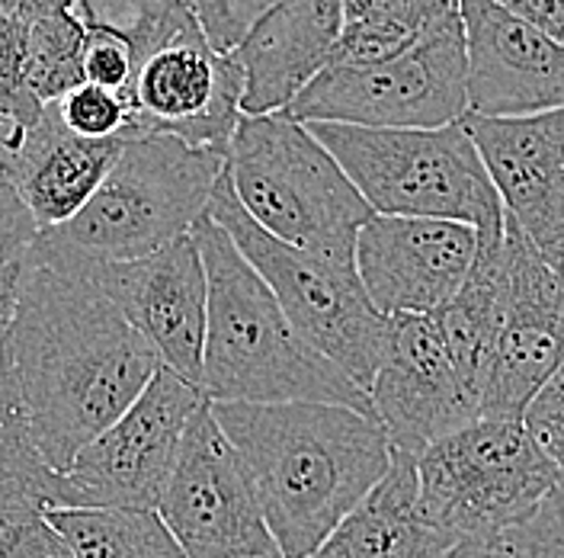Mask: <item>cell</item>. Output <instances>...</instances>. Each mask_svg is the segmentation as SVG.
Wrapping results in <instances>:
<instances>
[{"instance_id":"1","label":"cell","mask_w":564,"mask_h":558,"mask_svg":"<svg viewBox=\"0 0 564 558\" xmlns=\"http://www.w3.org/2000/svg\"><path fill=\"white\" fill-rule=\"evenodd\" d=\"M35 443L55 472L122 418L161 369V356L116 312L90 273L23 257L7 331Z\"/></svg>"},{"instance_id":"2","label":"cell","mask_w":564,"mask_h":558,"mask_svg":"<svg viewBox=\"0 0 564 558\" xmlns=\"http://www.w3.org/2000/svg\"><path fill=\"white\" fill-rule=\"evenodd\" d=\"M282 558H308L391 469L376 418L344 405H212Z\"/></svg>"},{"instance_id":"3","label":"cell","mask_w":564,"mask_h":558,"mask_svg":"<svg viewBox=\"0 0 564 558\" xmlns=\"http://www.w3.org/2000/svg\"><path fill=\"white\" fill-rule=\"evenodd\" d=\"M193 235L209 282L203 398L212 405L324 401L376 418L372 398L299 337L273 289L209 212Z\"/></svg>"},{"instance_id":"4","label":"cell","mask_w":564,"mask_h":558,"mask_svg":"<svg viewBox=\"0 0 564 558\" xmlns=\"http://www.w3.org/2000/svg\"><path fill=\"white\" fill-rule=\"evenodd\" d=\"M221 171L225 154L174 136L126 141L94 200L62 228L42 232L30 254L77 273L148 257L193 232Z\"/></svg>"},{"instance_id":"5","label":"cell","mask_w":564,"mask_h":558,"mask_svg":"<svg viewBox=\"0 0 564 558\" xmlns=\"http://www.w3.org/2000/svg\"><path fill=\"white\" fill-rule=\"evenodd\" d=\"M225 176L241 210L276 242L356 264V238L376 212L334 154L289 112L241 116Z\"/></svg>"},{"instance_id":"6","label":"cell","mask_w":564,"mask_h":558,"mask_svg":"<svg viewBox=\"0 0 564 558\" xmlns=\"http://www.w3.org/2000/svg\"><path fill=\"white\" fill-rule=\"evenodd\" d=\"M315 136L376 215L446 218L503 228V206L462 122L440 129H362L312 122Z\"/></svg>"},{"instance_id":"7","label":"cell","mask_w":564,"mask_h":558,"mask_svg":"<svg viewBox=\"0 0 564 558\" xmlns=\"http://www.w3.org/2000/svg\"><path fill=\"white\" fill-rule=\"evenodd\" d=\"M206 212L273 289L299 337L369 395L386 356L391 318L369 302L356 264H337L267 235L241 210L225 171L212 190Z\"/></svg>"},{"instance_id":"8","label":"cell","mask_w":564,"mask_h":558,"mask_svg":"<svg viewBox=\"0 0 564 558\" xmlns=\"http://www.w3.org/2000/svg\"><path fill=\"white\" fill-rule=\"evenodd\" d=\"M417 485L426 517L458 546L529 521L562 475L523 420L475 418L417 455Z\"/></svg>"},{"instance_id":"9","label":"cell","mask_w":564,"mask_h":558,"mask_svg":"<svg viewBox=\"0 0 564 558\" xmlns=\"http://www.w3.org/2000/svg\"><path fill=\"white\" fill-rule=\"evenodd\" d=\"M295 122L362 129H440L468 112V55L462 10L417 45L379 65H327L289 104Z\"/></svg>"},{"instance_id":"10","label":"cell","mask_w":564,"mask_h":558,"mask_svg":"<svg viewBox=\"0 0 564 558\" xmlns=\"http://www.w3.org/2000/svg\"><path fill=\"white\" fill-rule=\"evenodd\" d=\"M158 517L186 558H282L241 453L203 401L189 418Z\"/></svg>"},{"instance_id":"11","label":"cell","mask_w":564,"mask_h":558,"mask_svg":"<svg viewBox=\"0 0 564 558\" xmlns=\"http://www.w3.org/2000/svg\"><path fill=\"white\" fill-rule=\"evenodd\" d=\"M203 401L199 388L161 366L139 401L74 455L68 472H62L65 507L158 511L183 430Z\"/></svg>"},{"instance_id":"12","label":"cell","mask_w":564,"mask_h":558,"mask_svg":"<svg viewBox=\"0 0 564 558\" xmlns=\"http://www.w3.org/2000/svg\"><path fill=\"white\" fill-rule=\"evenodd\" d=\"M564 363V296L539 245L503 215V314L478 418L523 420Z\"/></svg>"},{"instance_id":"13","label":"cell","mask_w":564,"mask_h":558,"mask_svg":"<svg viewBox=\"0 0 564 558\" xmlns=\"http://www.w3.org/2000/svg\"><path fill=\"white\" fill-rule=\"evenodd\" d=\"M245 71L215 52L199 26L158 49L135 77L132 139L174 136L189 148L228 154L245 116Z\"/></svg>"},{"instance_id":"14","label":"cell","mask_w":564,"mask_h":558,"mask_svg":"<svg viewBox=\"0 0 564 558\" xmlns=\"http://www.w3.org/2000/svg\"><path fill=\"white\" fill-rule=\"evenodd\" d=\"M90 277L116 312L154 347L161 366L203 391L209 282L196 235L186 232L139 260L97 267Z\"/></svg>"},{"instance_id":"15","label":"cell","mask_w":564,"mask_h":558,"mask_svg":"<svg viewBox=\"0 0 564 558\" xmlns=\"http://www.w3.org/2000/svg\"><path fill=\"white\" fill-rule=\"evenodd\" d=\"M369 398L391 453L411 459L481 415L430 314L391 318L386 356Z\"/></svg>"},{"instance_id":"16","label":"cell","mask_w":564,"mask_h":558,"mask_svg":"<svg viewBox=\"0 0 564 558\" xmlns=\"http://www.w3.org/2000/svg\"><path fill=\"white\" fill-rule=\"evenodd\" d=\"M478 228L446 218L372 215L356 238V273L386 314L440 312L471 273Z\"/></svg>"},{"instance_id":"17","label":"cell","mask_w":564,"mask_h":558,"mask_svg":"<svg viewBox=\"0 0 564 558\" xmlns=\"http://www.w3.org/2000/svg\"><path fill=\"white\" fill-rule=\"evenodd\" d=\"M468 55V112L564 109V49L494 0H458Z\"/></svg>"},{"instance_id":"18","label":"cell","mask_w":564,"mask_h":558,"mask_svg":"<svg viewBox=\"0 0 564 558\" xmlns=\"http://www.w3.org/2000/svg\"><path fill=\"white\" fill-rule=\"evenodd\" d=\"M462 129L481 154L503 215L532 242L564 228V109L535 116L465 112Z\"/></svg>"},{"instance_id":"19","label":"cell","mask_w":564,"mask_h":558,"mask_svg":"<svg viewBox=\"0 0 564 558\" xmlns=\"http://www.w3.org/2000/svg\"><path fill=\"white\" fill-rule=\"evenodd\" d=\"M344 0H276L231 52L245 71V116L282 112L330 65Z\"/></svg>"},{"instance_id":"20","label":"cell","mask_w":564,"mask_h":558,"mask_svg":"<svg viewBox=\"0 0 564 558\" xmlns=\"http://www.w3.org/2000/svg\"><path fill=\"white\" fill-rule=\"evenodd\" d=\"M126 139H80L62 122L55 104L39 122L0 148V176L20 193L39 232L70 222L100 190Z\"/></svg>"},{"instance_id":"21","label":"cell","mask_w":564,"mask_h":558,"mask_svg":"<svg viewBox=\"0 0 564 558\" xmlns=\"http://www.w3.org/2000/svg\"><path fill=\"white\" fill-rule=\"evenodd\" d=\"M453 549L456 539L423 511L417 459L391 453L386 479L308 558H446Z\"/></svg>"},{"instance_id":"22","label":"cell","mask_w":564,"mask_h":558,"mask_svg":"<svg viewBox=\"0 0 564 558\" xmlns=\"http://www.w3.org/2000/svg\"><path fill=\"white\" fill-rule=\"evenodd\" d=\"M503 314V228L478 232V257L456 296L433 312V324L456 363L458 376L481 405L494 341Z\"/></svg>"},{"instance_id":"23","label":"cell","mask_w":564,"mask_h":558,"mask_svg":"<svg viewBox=\"0 0 564 558\" xmlns=\"http://www.w3.org/2000/svg\"><path fill=\"white\" fill-rule=\"evenodd\" d=\"M65 507V475L55 472L39 450L17 383L13 353L0 341V514Z\"/></svg>"},{"instance_id":"24","label":"cell","mask_w":564,"mask_h":558,"mask_svg":"<svg viewBox=\"0 0 564 558\" xmlns=\"http://www.w3.org/2000/svg\"><path fill=\"white\" fill-rule=\"evenodd\" d=\"M45 521L77 558H186L158 511L52 507Z\"/></svg>"},{"instance_id":"25","label":"cell","mask_w":564,"mask_h":558,"mask_svg":"<svg viewBox=\"0 0 564 558\" xmlns=\"http://www.w3.org/2000/svg\"><path fill=\"white\" fill-rule=\"evenodd\" d=\"M84 39L87 30L77 13H58L26 23V90L42 106L58 104L84 84Z\"/></svg>"},{"instance_id":"26","label":"cell","mask_w":564,"mask_h":558,"mask_svg":"<svg viewBox=\"0 0 564 558\" xmlns=\"http://www.w3.org/2000/svg\"><path fill=\"white\" fill-rule=\"evenodd\" d=\"M74 13L84 30H106L126 39L141 65L176 35L199 26L183 0H77Z\"/></svg>"},{"instance_id":"27","label":"cell","mask_w":564,"mask_h":558,"mask_svg":"<svg viewBox=\"0 0 564 558\" xmlns=\"http://www.w3.org/2000/svg\"><path fill=\"white\" fill-rule=\"evenodd\" d=\"M446 558H564V491H555L523 524L465 539Z\"/></svg>"},{"instance_id":"28","label":"cell","mask_w":564,"mask_h":558,"mask_svg":"<svg viewBox=\"0 0 564 558\" xmlns=\"http://www.w3.org/2000/svg\"><path fill=\"white\" fill-rule=\"evenodd\" d=\"M58 116L74 136L80 139H126L132 132V106L126 97L104 90L97 84H80L70 94H65L58 104Z\"/></svg>"},{"instance_id":"29","label":"cell","mask_w":564,"mask_h":558,"mask_svg":"<svg viewBox=\"0 0 564 558\" xmlns=\"http://www.w3.org/2000/svg\"><path fill=\"white\" fill-rule=\"evenodd\" d=\"M23 62H26V23L17 13H7L0 17V116L17 132L39 122L45 109L26 90Z\"/></svg>"},{"instance_id":"30","label":"cell","mask_w":564,"mask_h":558,"mask_svg":"<svg viewBox=\"0 0 564 558\" xmlns=\"http://www.w3.org/2000/svg\"><path fill=\"white\" fill-rule=\"evenodd\" d=\"M139 68V55L126 39L106 33V30H87V39H84V81L87 84L112 90V94L126 97L132 106Z\"/></svg>"},{"instance_id":"31","label":"cell","mask_w":564,"mask_h":558,"mask_svg":"<svg viewBox=\"0 0 564 558\" xmlns=\"http://www.w3.org/2000/svg\"><path fill=\"white\" fill-rule=\"evenodd\" d=\"M215 52L231 55L276 0H183Z\"/></svg>"},{"instance_id":"32","label":"cell","mask_w":564,"mask_h":558,"mask_svg":"<svg viewBox=\"0 0 564 558\" xmlns=\"http://www.w3.org/2000/svg\"><path fill=\"white\" fill-rule=\"evenodd\" d=\"M0 558H77L42 511L0 514Z\"/></svg>"},{"instance_id":"33","label":"cell","mask_w":564,"mask_h":558,"mask_svg":"<svg viewBox=\"0 0 564 558\" xmlns=\"http://www.w3.org/2000/svg\"><path fill=\"white\" fill-rule=\"evenodd\" d=\"M523 423L532 433V440L552 459L564 453V363L529 401Z\"/></svg>"},{"instance_id":"34","label":"cell","mask_w":564,"mask_h":558,"mask_svg":"<svg viewBox=\"0 0 564 558\" xmlns=\"http://www.w3.org/2000/svg\"><path fill=\"white\" fill-rule=\"evenodd\" d=\"M39 225L23 206L20 193L10 186L7 176H0V270L20 264L39 242Z\"/></svg>"},{"instance_id":"35","label":"cell","mask_w":564,"mask_h":558,"mask_svg":"<svg viewBox=\"0 0 564 558\" xmlns=\"http://www.w3.org/2000/svg\"><path fill=\"white\" fill-rule=\"evenodd\" d=\"M494 3L564 49V0H494Z\"/></svg>"},{"instance_id":"36","label":"cell","mask_w":564,"mask_h":558,"mask_svg":"<svg viewBox=\"0 0 564 558\" xmlns=\"http://www.w3.org/2000/svg\"><path fill=\"white\" fill-rule=\"evenodd\" d=\"M446 0H344L347 23L350 20H372V17H398V13H414V10H430Z\"/></svg>"},{"instance_id":"37","label":"cell","mask_w":564,"mask_h":558,"mask_svg":"<svg viewBox=\"0 0 564 558\" xmlns=\"http://www.w3.org/2000/svg\"><path fill=\"white\" fill-rule=\"evenodd\" d=\"M20 277H23V260L13 267L0 270V341L7 337L13 314H17V302H20Z\"/></svg>"},{"instance_id":"38","label":"cell","mask_w":564,"mask_h":558,"mask_svg":"<svg viewBox=\"0 0 564 558\" xmlns=\"http://www.w3.org/2000/svg\"><path fill=\"white\" fill-rule=\"evenodd\" d=\"M77 0H20L17 3V17L23 23L45 20V17H58V13H74Z\"/></svg>"},{"instance_id":"39","label":"cell","mask_w":564,"mask_h":558,"mask_svg":"<svg viewBox=\"0 0 564 558\" xmlns=\"http://www.w3.org/2000/svg\"><path fill=\"white\" fill-rule=\"evenodd\" d=\"M535 245L542 250V257H545V264H549V270H552V277H555L564 296V228L555 232V235H549L545 242H535Z\"/></svg>"},{"instance_id":"40","label":"cell","mask_w":564,"mask_h":558,"mask_svg":"<svg viewBox=\"0 0 564 558\" xmlns=\"http://www.w3.org/2000/svg\"><path fill=\"white\" fill-rule=\"evenodd\" d=\"M13 136H17V129H13V126H10V122H7V119L0 116V148H3L7 141L13 139Z\"/></svg>"},{"instance_id":"41","label":"cell","mask_w":564,"mask_h":558,"mask_svg":"<svg viewBox=\"0 0 564 558\" xmlns=\"http://www.w3.org/2000/svg\"><path fill=\"white\" fill-rule=\"evenodd\" d=\"M17 3H20V0H0V17H7V13H17Z\"/></svg>"},{"instance_id":"42","label":"cell","mask_w":564,"mask_h":558,"mask_svg":"<svg viewBox=\"0 0 564 558\" xmlns=\"http://www.w3.org/2000/svg\"><path fill=\"white\" fill-rule=\"evenodd\" d=\"M555 462H558V475H562V491H564V453L558 455V459H555Z\"/></svg>"}]
</instances>
